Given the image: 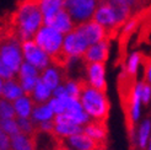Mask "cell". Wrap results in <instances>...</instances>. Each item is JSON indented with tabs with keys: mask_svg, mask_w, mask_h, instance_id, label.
I'll use <instances>...</instances> for the list:
<instances>
[{
	"mask_svg": "<svg viewBox=\"0 0 151 150\" xmlns=\"http://www.w3.org/2000/svg\"><path fill=\"white\" fill-rule=\"evenodd\" d=\"M11 21L15 35L21 41L32 40L36 32L44 25L40 0H20Z\"/></svg>",
	"mask_w": 151,
	"mask_h": 150,
	"instance_id": "1",
	"label": "cell"
},
{
	"mask_svg": "<svg viewBox=\"0 0 151 150\" xmlns=\"http://www.w3.org/2000/svg\"><path fill=\"white\" fill-rule=\"evenodd\" d=\"M80 101L82 103L84 110L86 111V113L93 121L104 122L108 118L111 102L104 90L92 87L84 82L82 91L80 95Z\"/></svg>",
	"mask_w": 151,
	"mask_h": 150,
	"instance_id": "2",
	"label": "cell"
},
{
	"mask_svg": "<svg viewBox=\"0 0 151 150\" xmlns=\"http://www.w3.org/2000/svg\"><path fill=\"white\" fill-rule=\"evenodd\" d=\"M33 40L41 48H43L52 57L53 62L64 65L65 57L63 56V42L64 35L59 32L54 27L43 25L38 31L36 32Z\"/></svg>",
	"mask_w": 151,
	"mask_h": 150,
	"instance_id": "3",
	"label": "cell"
},
{
	"mask_svg": "<svg viewBox=\"0 0 151 150\" xmlns=\"http://www.w3.org/2000/svg\"><path fill=\"white\" fill-rule=\"evenodd\" d=\"M0 58L17 75L25 59L22 52V41L15 33L0 37Z\"/></svg>",
	"mask_w": 151,
	"mask_h": 150,
	"instance_id": "4",
	"label": "cell"
},
{
	"mask_svg": "<svg viewBox=\"0 0 151 150\" xmlns=\"http://www.w3.org/2000/svg\"><path fill=\"white\" fill-rule=\"evenodd\" d=\"M91 46L79 30L74 28L71 32L64 35L63 42V56L65 61L68 58H80L82 59L87 48ZM65 64V63H64Z\"/></svg>",
	"mask_w": 151,
	"mask_h": 150,
	"instance_id": "5",
	"label": "cell"
},
{
	"mask_svg": "<svg viewBox=\"0 0 151 150\" xmlns=\"http://www.w3.org/2000/svg\"><path fill=\"white\" fill-rule=\"evenodd\" d=\"M22 52L25 62L35 65L41 71L53 63L52 57L43 48H41L33 38L22 41Z\"/></svg>",
	"mask_w": 151,
	"mask_h": 150,
	"instance_id": "6",
	"label": "cell"
},
{
	"mask_svg": "<svg viewBox=\"0 0 151 150\" xmlns=\"http://www.w3.org/2000/svg\"><path fill=\"white\" fill-rule=\"evenodd\" d=\"M99 4L100 0H65V9L78 25L91 20Z\"/></svg>",
	"mask_w": 151,
	"mask_h": 150,
	"instance_id": "7",
	"label": "cell"
},
{
	"mask_svg": "<svg viewBox=\"0 0 151 150\" xmlns=\"http://www.w3.org/2000/svg\"><path fill=\"white\" fill-rule=\"evenodd\" d=\"M92 19L96 22H99L100 25H102L104 28H107L108 31H112V30H116L122 26L116 7L108 0H100V4L97 6Z\"/></svg>",
	"mask_w": 151,
	"mask_h": 150,
	"instance_id": "8",
	"label": "cell"
},
{
	"mask_svg": "<svg viewBox=\"0 0 151 150\" xmlns=\"http://www.w3.org/2000/svg\"><path fill=\"white\" fill-rule=\"evenodd\" d=\"M85 75H86L85 84L106 91V89H107V80H106L104 63H86Z\"/></svg>",
	"mask_w": 151,
	"mask_h": 150,
	"instance_id": "9",
	"label": "cell"
},
{
	"mask_svg": "<svg viewBox=\"0 0 151 150\" xmlns=\"http://www.w3.org/2000/svg\"><path fill=\"white\" fill-rule=\"evenodd\" d=\"M75 28L79 30L85 36V38L88 41L90 44H93L102 40L108 38V30L100 25L99 22H96L93 19L78 24Z\"/></svg>",
	"mask_w": 151,
	"mask_h": 150,
	"instance_id": "10",
	"label": "cell"
},
{
	"mask_svg": "<svg viewBox=\"0 0 151 150\" xmlns=\"http://www.w3.org/2000/svg\"><path fill=\"white\" fill-rule=\"evenodd\" d=\"M109 48L111 43L108 38L93 43L85 52L82 61L85 63H106L109 57Z\"/></svg>",
	"mask_w": 151,
	"mask_h": 150,
	"instance_id": "11",
	"label": "cell"
},
{
	"mask_svg": "<svg viewBox=\"0 0 151 150\" xmlns=\"http://www.w3.org/2000/svg\"><path fill=\"white\" fill-rule=\"evenodd\" d=\"M142 85L144 81H137L135 85L132 87V92H130V99H129V119L130 123L134 125L140 121V116H141V105H142Z\"/></svg>",
	"mask_w": 151,
	"mask_h": 150,
	"instance_id": "12",
	"label": "cell"
},
{
	"mask_svg": "<svg viewBox=\"0 0 151 150\" xmlns=\"http://www.w3.org/2000/svg\"><path fill=\"white\" fill-rule=\"evenodd\" d=\"M64 144L71 148L73 150H100L101 143L93 140L86 133L81 132L64 139Z\"/></svg>",
	"mask_w": 151,
	"mask_h": 150,
	"instance_id": "13",
	"label": "cell"
},
{
	"mask_svg": "<svg viewBox=\"0 0 151 150\" xmlns=\"http://www.w3.org/2000/svg\"><path fill=\"white\" fill-rule=\"evenodd\" d=\"M44 25H48V26H52L54 27L55 30H58L59 32H62L63 35H66L71 32L76 27V24H75V21L73 20L71 15L69 14L65 7L62 9L58 14H55L54 16H53L47 24Z\"/></svg>",
	"mask_w": 151,
	"mask_h": 150,
	"instance_id": "14",
	"label": "cell"
},
{
	"mask_svg": "<svg viewBox=\"0 0 151 150\" xmlns=\"http://www.w3.org/2000/svg\"><path fill=\"white\" fill-rule=\"evenodd\" d=\"M41 80L52 90H54L64 82V73L60 69V65L53 62L46 69L41 71Z\"/></svg>",
	"mask_w": 151,
	"mask_h": 150,
	"instance_id": "15",
	"label": "cell"
},
{
	"mask_svg": "<svg viewBox=\"0 0 151 150\" xmlns=\"http://www.w3.org/2000/svg\"><path fill=\"white\" fill-rule=\"evenodd\" d=\"M35 105H36V102L33 101V99L29 94H24L22 96H20L17 100L14 101V107H15L16 117L17 118L31 117Z\"/></svg>",
	"mask_w": 151,
	"mask_h": 150,
	"instance_id": "16",
	"label": "cell"
},
{
	"mask_svg": "<svg viewBox=\"0 0 151 150\" xmlns=\"http://www.w3.org/2000/svg\"><path fill=\"white\" fill-rule=\"evenodd\" d=\"M84 127L76 124L71 121H65V122H60V123H54V129H53V134L59 138V139H66L74 134L81 133Z\"/></svg>",
	"mask_w": 151,
	"mask_h": 150,
	"instance_id": "17",
	"label": "cell"
},
{
	"mask_svg": "<svg viewBox=\"0 0 151 150\" xmlns=\"http://www.w3.org/2000/svg\"><path fill=\"white\" fill-rule=\"evenodd\" d=\"M82 132L86 133L88 137H91L93 140L99 141V143H103L107 138V128L106 124L102 121H90L87 124L84 125Z\"/></svg>",
	"mask_w": 151,
	"mask_h": 150,
	"instance_id": "18",
	"label": "cell"
},
{
	"mask_svg": "<svg viewBox=\"0 0 151 150\" xmlns=\"http://www.w3.org/2000/svg\"><path fill=\"white\" fill-rule=\"evenodd\" d=\"M25 94L24 89H22L21 84L17 78H12V79H7L4 81L3 85V91H1V97L14 102L15 100H17L20 96Z\"/></svg>",
	"mask_w": 151,
	"mask_h": 150,
	"instance_id": "19",
	"label": "cell"
},
{
	"mask_svg": "<svg viewBox=\"0 0 151 150\" xmlns=\"http://www.w3.org/2000/svg\"><path fill=\"white\" fill-rule=\"evenodd\" d=\"M40 6L44 17V24L65 7V0H40Z\"/></svg>",
	"mask_w": 151,
	"mask_h": 150,
	"instance_id": "20",
	"label": "cell"
},
{
	"mask_svg": "<svg viewBox=\"0 0 151 150\" xmlns=\"http://www.w3.org/2000/svg\"><path fill=\"white\" fill-rule=\"evenodd\" d=\"M54 112L52 111V108L49 107V105L46 103H36L32 115H31V119L36 123V125H38L42 122L46 121H54Z\"/></svg>",
	"mask_w": 151,
	"mask_h": 150,
	"instance_id": "21",
	"label": "cell"
},
{
	"mask_svg": "<svg viewBox=\"0 0 151 150\" xmlns=\"http://www.w3.org/2000/svg\"><path fill=\"white\" fill-rule=\"evenodd\" d=\"M10 150H35L32 136L20 132L10 137Z\"/></svg>",
	"mask_w": 151,
	"mask_h": 150,
	"instance_id": "22",
	"label": "cell"
},
{
	"mask_svg": "<svg viewBox=\"0 0 151 150\" xmlns=\"http://www.w3.org/2000/svg\"><path fill=\"white\" fill-rule=\"evenodd\" d=\"M29 95H31V97L36 103H46L53 96V90L48 85L44 84L42 80H40Z\"/></svg>",
	"mask_w": 151,
	"mask_h": 150,
	"instance_id": "23",
	"label": "cell"
},
{
	"mask_svg": "<svg viewBox=\"0 0 151 150\" xmlns=\"http://www.w3.org/2000/svg\"><path fill=\"white\" fill-rule=\"evenodd\" d=\"M151 138V121L145 119L139 125V129L137 133V144L140 149L147 148V144Z\"/></svg>",
	"mask_w": 151,
	"mask_h": 150,
	"instance_id": "24",
	"label": "cell"
},
{
	"mask_svg": "<svg viewBox=\"0 0 151 150\" xmlns=\"http://www.w3.org/2000/svg\"><path fill=\"white\" fill-rule=\"evenodd\" d=\"M141 62H142V56L140 52H132L125 63V73L128 76L133 78L138 74Z\"/></svg>",
	"mask_w": 151,
	"mask_h": 150,
	"instance_id": "25",
	"label": "cell"
},
{
	"mask_svg": "<svg viewBox=\"0 0 151 150\" xmlns=\"http://www.w3.org/2000/svg\"><path fill=\"white\" fill-rule=\"evenodd\" d=\"M14 117H16L14 102L4 99V97H0V119L14 118Z\"/></svg>",
	"mask_w": 151,
	"mask_h": 150,
	"instance_id": "26",
	"label": "cell"
},
{
	"mask_svg": "<svg viewBox=\"0 0 151 150\" xmlns=\"http://www.w3.org/2000/svg\"><path fill=\"white\" fill-rule=\"evenodd\" d=\"M0 127L4 129L6 134H9L10 137L15 136V134L20 133V127L17 123V118H6V119H0Z\"/></svg>",
	"mask_w": 151,
	"mask_h": 150,
	"instance_id": "27",
	"label": "cell"
},
{
	"mask_svg": "<svg viewBox=\"0 0 151 150\" xmlns=\"http://www.w3.org/2000/svg\"><path fill=\"white\" fill-rule=\"evenodd\" d=\"M64 86H65L66 92H68V95H69V96L78 97V99H80V95H81V91H82L84 82H80L78 80L69 79V80H64Z\"/></svg>",
	"mask_w": 151,
	"mask_h": 150,
	"instance_id": "28",
	"label": "cell"
},
{
	"mask_svg": "<svg viewBox=\"0 0 151 150\" xmlns=\"http://www.w3.org/2000/svg\"><path fill=\"white\" fill-rule=\"evenodd\" d=\"M17 123H19V127H20V132L25 133V134H28V136H33L36 129H37V125L31 119V117H28V118H17Z\"/></svg>",
	"mask_w": 151,
	"mask_h": 150,
	"instance_id": "29",
	"label": "cell"
},
{
	"mask_svg": "<svg viewBox=\"0 0 151 150\" xmlns=\"http://www.w3.org/2000/svg\"><path fill=\"white\" fill-rule=\"evenodd\" d=\"M47 103L49 105V107L52 108V111L54 112V115H60V113H64V112H65L64 101L62 99H59V97L52 96Z\"/></svg>",
	"mask_w": 151,
	"mask_h": 150,
	"instance_id": "30",
	"label": "cell"
},
{
	"mask_svg": "<svg viewBox=\"0 0 151 150\" xmlns=\"http://www.w3.org/2000/svg\"><path fill=\"white\" fill-rule=\"evenodd\" d=\"M138 24H139V19L137 17H130L128 19L124 25H123V28H122V33L124 36H128V35H132L134 32V30L138 27Z\"/></svg>",
	"mask_w": 151,
	"mask_h": 150,
	"instance_id": "31",
	"label": "cell"
},
{
	"mask_svg": "<svg viewBox=\"0 0 151 150\" xmlns=\"http://www.w3.org/2000/svg\"><path fill=\"white\" fill-rule=\"evenodd\" d=\"M0 76L3 79L7 80V79H12V78H16V74H15L9 66H7L4 62L3 59L0 58Z\"/></svg>",
	"mask_w": 151,
	"mask_h": 150,
	"instance_id": "32",
	"label": "cell"
},
{
	"mask_svg": "<svg viewBox=\"0 0 151 150\" xmlns=\"http://www.w3.org/2000/svg\"><path fill=\"white\" fill-rule=\"evenodd\" d=\"M141 97H142V105H149V102L151 101V84L147 81H144Z\"/></svg>",
	"mask_w": 151,
	"mask_h": 150,
	"instance_id": "33",
	"label": "cell"
},
{
	"mask_svg": "<svg viewBox=\"0 0 151 150\" xmlns=\"http://www.w3.org/2000/svg\"><path fill=\"white\" fill-rule=\"evenodd\" d=\"M0 150H10V136L0 127Z\"/></svg>",
	"mask_w": 151,
	"mask_h": 150,
	"instance_id": "34",
	"label": "cell"
},
{
	"mask_svg": "<svg viewBox=\"0 0 151 150\" xmlns=\"http://www.w3.org/2000/svg\"><path fill=\"white\" fill-rule=\"evenodd\" d=\"M37 129L42 133H52L53 134V129H54V121H46L42 122L37 125Z\"/></svg>",
	"mask_w": 151,
	"mask_h": 150,
	"instance_id": "35",
	"label": "cell"
},
{
	"mask_svg": "<svg viewBox=\"0 0 151 150\" xmlns=\"http://www.w3.org/2000/svg\"><path fill=\"white\" fill-rule=\"evenodd\" d=\"M145 79L147 82L151 84V62H149L147 66H146V71H145Z\"/></svg>",
	"mask_w": 151,
	"mask_h": 150,
	"instance_id": "36",
	"label": "cell"
},
{
	"mask_svg": "<svg viewBox=\"0 0 151 150\" xmlns=\"http://www.w3.org/2000/svg\"><path fill=\"white\" fill-rule=\"evenodd\" d=\"M4 81H5V79H3L1 76H0V97H1V91H3V85H4Z\"/></svg>",
	"mask_w": 151,
	"mask_h": 150,
	"instance_id": "37",
	"label": "cell"
},
{
	"mask_svg": "<svg viewBox=\"0 0 151 150\" xmlns=\"http://www.w3.org/2000/svg\"><path fill=\"white\" fill-rule=\"evenodd\" d=\"M59 150H73V149H71V148H69L68 145H65V144H64L62 148H59Z\"/></svg>",
	"mask_w": 151,
	"mask_h": 150,
	"instance_id": "38",
	"label": "cell"
},
{
	"mask_svg": "<svg viewBox=\"0 0 151 150\" xmlns=\"http://www.w3.org/2000/svg\"><path fill=\"white\" fill-rule=\"evenodd\" d=\"M147 150H151V138H150V141H149V144H147Z\"/></svg>",
	"mask_w": 151,
	"mask_h": 150,
	"instance_id": "39",
	"label": "cell"
},
{
	"mask_svg": "<svg viewBox=\"0 0 151 150\" xmlns=\"http://www.w3.org/2000/svg\"><path fill=\"white\" fill-rule=\"evenodd\" d=\"M141 1H144V0H138V3H141Z\"/></svg>",
	"mask_w": 151,
	"mask_h": 150,
	"instance_id": "40",
	"label": "cell"
},
{
	"mask_svg": "<svg viewBox=\"0 0 151 150\" xmlns=\"http://www.w3.org/2000/svg\"><path fill=\"white\" fill-rule=\"evenodd\" d=\"M150 19H151V16H150Z\"/></svg>",
	"mask_w": 151,
	"mask_h": 150,
	"instance_id": "41",
	"label": "cell"
}]
</instances>
